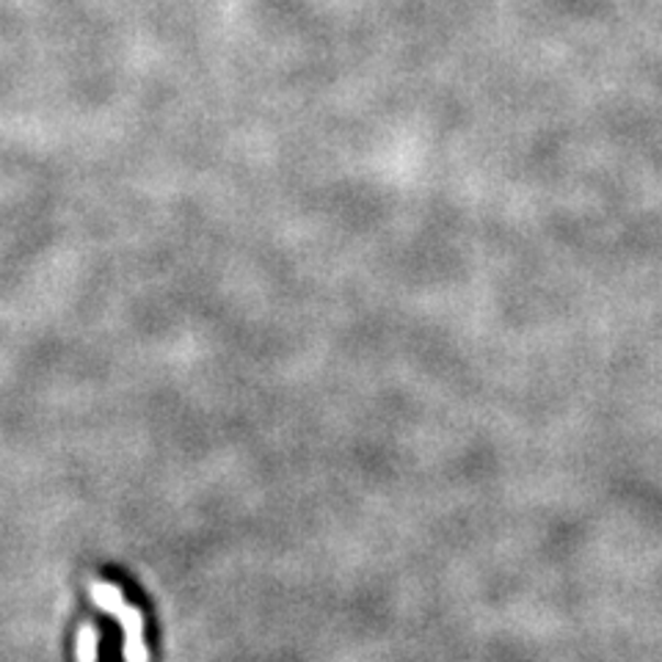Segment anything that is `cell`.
<instances>
[{"label": "cell", "instance_id": "cell-1", "mask_svg": "<svg viewBox=\"0 0 662 662\" xmlns=\"http://www.w3.org/2000/svg\"><path fill=\"white\" fill-rule=\"evenodd\" d=\"M89 599L100 607L102 613L114 618L125 632V662H149L147 638H144V616L136 605L127 602L120 585L108 583V580H91Z\"/></svg>", "mask_w": 662, "mask_h": 662}, {"label": "cell", "instance_id": "cell-2", "mask_svg": "<svg viewBox=\"0 0 662 662\" xmlns=\"http://www.w3.org/2000/svg\"><path fill=\"white\" fill-rule=\"evenodd\" d=\"M75 657H78V662H97V657H100V629H97L94 624L86 621L83 627L78 629Z\"/></svg>", "mask_w": 662, "mask_h": 662}]
</instances>
